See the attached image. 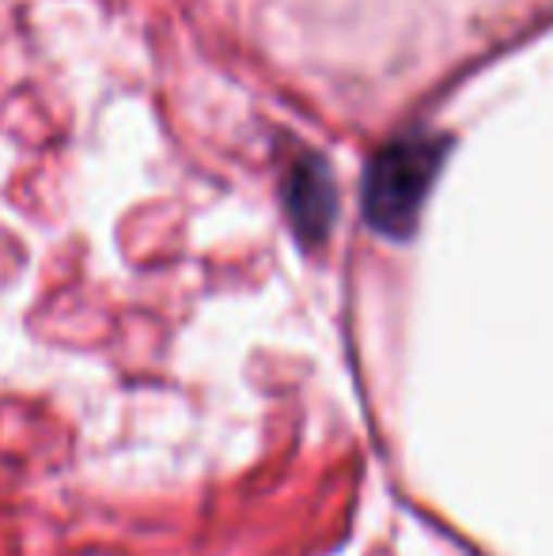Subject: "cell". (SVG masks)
<instances>
[{
    "label": "cell",
    "instance_id": "2",
    "mask_svg": "<svg viewBox=\"0 0 553 556\" xmlns=\"http://www.w3.org/2000/svg\"><path fill=\"white\" fill-rule=\"evenodd\" d=\"M288 224L303 247H323L338 220V186L318 152H300L288 160L280 186Z\"/></svg>",
    "mask_w": 553,
    "mask_h": 556
},
{
    "label": "cell",
    "instance_id": "1",
    "mask_svg": "<svg viewBox=\"0 0 553 556\" xmlns=\"http://www.w3.org/2000/svg\"><path fill=\"white\" fill-rule=\"evenodd\" d=\"M448 148L451 140L440 132L410 129L372 152L361 182V208L372 231L394 242L417 231L432 182L448 160Z\"/></svg>",
    "mask_w": 553,
    "mask_h": 556
}]
</instances>
